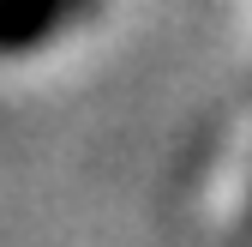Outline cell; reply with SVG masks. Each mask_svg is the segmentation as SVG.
Here are the masks:
<instances>
[{
	"mask_svg": "<svg viewBox=\"0 0 252 247\" xmlns=\"http://www.w3.org/2000/svg\"><path fill=\"white\" fill-rule=\"evenodd\" d=\"M102 12V0H0V60L36 54L42 42L66 37Z\"/></svg>",
	"mask_w": 252,
	"mask_h": 247,
	"instance_id": "6da1fadb",
	"label": "cell"
}]
</instances>
